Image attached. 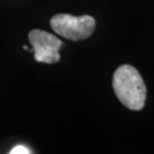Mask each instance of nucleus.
Here are the masks:
<instances>
[{"mask_svg": "<svg viewBox=\"0 0 154 154\" xmlns=\"http://www.w3.org/2000/svg\"><path fill=\"white\" fill-rule=\"evenodd\" d=\"M113 89L123 105L131 110L143 108L146 100V86L142 77L133 66L125 64L113 74Z\"/></svg>", "mask_w": 154, "mask_h": 154, "instance_id": "nucleus-1", "label": "nucleus"}, {"mask_svg": "<svg viewBox=\"0 0 154 154\" xmlns=\"http://www.w3.org/2000/svg\"><path fill=\"white\" fill-rule=\"evenodd\" d=\"M50 26L62 37L78 41L90 36L95 28V19L90 15L73 16L70 14H56L50 19Z\"/></svg>", "mask_w": 154, "mask_h": 154, "instance_id": "nucleus-2", "label": "nucleus"}, {"mask_svg": "<svg viewBox=\"0 0 154 154\" xmlns=\"http://www.w3.org/2000/svg\"><path fill=\"white\" fill-rule=\"evenodd\" d=\"M28 39L37 62L50 64L60 60L59 49L63 46V42L56 36L40 29H33L29 32Z\"/></svg>", "mask_w": 154, "mask_h": 154, "instance_id": "nucleus-3", "label": "nucleus"}, {"mask_svg": "<svg viewBox=\"0 0 154 154\" xmlns=\"http://www.w3.org/2000/svg\"><path fill=\"white\" fill-rule=\"evenodd\" d=\"M9 153L10 154H27V153H31V151H30L28 148H26L25 146L18 145V146H15Z\"/></svg>", "mask_w": 154, "mask_h": 154, "instance_id": "nucleus-4", "label": "nucleus"}]
</instances>
